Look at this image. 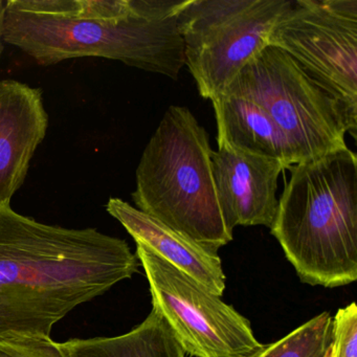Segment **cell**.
Returning <instances> with one entry per match:
<instances>
[{"mask_svg":"<svg viewBox=\"0 0 357 357\" xmlns=\"http://www.w3.org/2000/svg\"><path fill=\"white\" fill-rule=\"evenodd\" d=\"M141 266L120 238L45 225L0 206V338L51 337L70 311Z\"/></svg>","mask_w":357,"mask_h":357,"instance_id":"6da1fadb","label":"cell"},{"mask_svg":"<svg viewBox=\"0 0 357 357\" xmlns=\"http://www.w3.org/2000/svg\"><path fill=\"white\" fill-rule=\"evenodd\" d=\"M188 0H7L3 41L39 66L103 58L177 80Z\"/></svg>","mask_w":357,"mask_h":357,"instance_id":"7a4b0ae2","label":"cell"},{"mask_svg":"<svg viewBox=\"0 0 357 357\" xmlns=\"http://www.w3.org/2000/svg\"><path fill=\"white\" fill-rule=\"evenodd\" d=\"M271 235L301 282L357 280V158L349 147L288 168Z\"/></svg>","mask_w":357,"mask_h":357,"instance_id":"3957f363","label":"cell"},{"mask_svg":"<svg viewBox=\"0 0 357 357\" xmlns=\"http://www.w3.org/2000/svg\"><path fill=\"white\" fill-rule=\"evenodd\" d=\"M212 151L191 110L170 106L142 154L131 197L137 210L218 255L234 236L219 206Z\"/></svg>","mask_w":357,"mask_h":357,"instance_id":"277c9868","label":"cell"},{"mask_svg":"<svg viewBox=\"0 0 357 357\" xmlns=\"http://www.w3.org/2000/svg\"><path fill=\"white\" fill-rule=\"evenodd\" d=\"M225 93L266 110L285 135L294 165L348 148V122L340 104L279 47L268 45L255 56Z\"/></svg>","mask_w":357,"mask_h":357,"instance_id":"5b68a950","label":"cell"},{"mask_svg":"<svg viewBox=\"0 0 357 357\" xmlns=\"http://www.w3.org/2000/svg\"><path fill=\"white\" fill-rule=\"evenodd\" d=\"M291 0H188L178 15L185 66L204 99L222 96L265 47Z\"/></svg>","mask_w":357,"mask_h":357,"instance_id":"8992f818","label":"cell"},{"mask_svg":"<svg viewBox=\"0 0 357 357\" xmlns=\"http://www.w3.org/2000/svg\"><path fill=\"white\" fill-rule=\"evenodd\" d=\"M342 107L357 135V0H291L269 36Z\"/></svg>","mask_w":357,"mask_h":357,"instance_id":"52a82bcc","label":"cell"},{"mask_svg":"<svg viewBox=\"0 0 357 357\" xmlns=\"http://www.w3.org/2000/svg\"><path fill=\"white\" fill-rule=\"evenodd\" d=\"M135 255L149 282L152 308L170 326L185 354L248 357L262 346L250 321L221 296L142 244Z\"/></svg>","mask_w":357,"mask_h":357,"instance_id":"ba28073f","label":"cell"},{"mask_svg":"<svg viewBox=\"0 0 357 357\" xmlns=\"http://www.w3.org/2000/svg\"><path fill=\"white\" fill-rule=\"evenodd\" d=\"M218 142L212 151L213 175L219 206L229 231L263 225L271 229L277 215L280 174L287 167L279 160L255 155Z\"/></svg>","mask_w":357,"mask_h":357,"instance_id":"9c48e42d","label":"cell"},{"mask_svg":"<svg viewBox=\"0 0 357 357\" xmlns=\"http://www.w3.org/2000/svg\"><path fill=\"white\" fill-rule=\"evenodd\" d=\"M49 127L43 91L20 81H0V206L11 200L28 175Z\"/></svg>","mask_w":357,"mask_h":357,"instance_id":"30bf717a","label":"cell"},{"mask_svg":"<svg viewBox=\"0 0 357 357\" xmlns=\"http://www.w3.org/2000/svg\"><path fill=\"white\" fill-rule=\"evenodd\" d=\"M106 210L124 227L137 244H142L175 268L187 273L213 294L222 296L227 278L218 255L208 252L121 198H110Z\"/></svg>","mask_w":357,"mask_h":357,"instance_id":"8fae6325","label":"cell"},{"mask_svg":"<svg viewBox=\"0 0 357 357\" xmlns=\"http://www.w3.org/2000/svg\"><path fill=\"white\" fill-rule=\"evenodd\" d=\"M218 137L231 147L255 155L294 165L289 144L266 110L252 100L225 93L213 100Z\"/></svg>","mask_w":357,"mask_h":357,"instance_id":"7c38bea8","label":"cell"},{"mask_svg":"<svg viewBox=\"0 0 357 357\" xmlns=\"http://www.w3.org/2000/svg\"><path fill=\"white\" fill-rule=\"evenodd\" d=\"M61 347L66 357H185L170 326L155 308L143 323L122 335L72 338Z\"/></svg>","mask_w":357,"mask_h":357,"instance_id":"4fadbf2b","label":"cell"},{"mask_svg":"<svg viewBox=\"0 0 357 357\" xmlns=\"http://www.w3.org/2000/svg\"><path fill=\"white\" fill-rule=\"evenodd\" d=\"M333 317L323 312L248 357H324L332 344Z\"/></svg>","mask_w":357,"mask_h":357,"instance_id":"5bb4252c","label":"cell"},{"mask_svg":"<svg viewBox=\"0 0 357 357\" xmlns=\"http://www.w3.org/2000/svg\"><path fill=\"white\" fill-rule=\"evenodd\" d=\"M331 357H357V306L338 309L333 317Z\"/></svg>","mask_w":357,"mask_h":357,"instance_id":"9a60e30c","label":"cell"},{"mask_svg":"<svg viewBox=\"0 0 357 357\" xmlns=\"http://www.w3.org/2000/svg\"><path fill=\"white\" fill-rule=\"evenodd\" d=\"M0 357H66L61 342L52 337L0 338Z\"/></svg>","mask_w":357,"mask_h":357,"instance_id":"2e32d148","label":"cell"},{"mask_svg":"<svg viewBox=\"0 0 357 357\" xmlns=\"http://www.w3.org/2000/svg\"><path fill=\"white\" fill-rule=\"evenodd\" d=\"M6 0H0V55L3 53V31H5V17H6Z\"/></svg>","mask_w":357,"mask_h":357,"instance_id":"e0dca14e","label":"cell"},{"mask_svg":"<svg viewBox=\"0 0 357 357\" xmlns=\"http://www.w3.org/2000/svg\"><path fill=\"white\" fill-rule=\"evenodd\" d=\"M324 357H331V347H330L329 349H328L327 352H326L325 356Z\"/></svg>","mask_w":357,"mask_h":357,"instance_id":"ac0fdd59","label":"cell"}]
</instances>
